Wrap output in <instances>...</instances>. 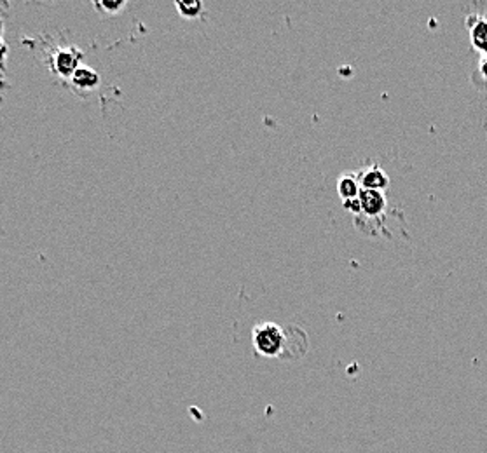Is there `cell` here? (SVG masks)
Returning a JSON list of instances; mask_svg holds the SVG:
<instances>
[{"label": "cell", "instance_id": "277c9868", "mask_svg": "<svg viewBox=\"0 0 487 453\" xmlns=\"http://www.w3.org/2000/svg\"><path fill=\"white\" fill-rule=\"evenodd\" d=\"M361 203V213L368 216H378L384 211L386 206V199H384L383 192H376V190H360L359 196Z\"/></svg>", "mask_w": 487, "mask_h": 453}, {"label": "cell", "instance_id": "6da1fadb", "mask_svg": "<svg viewBox=\"0 0 487 453\" xmlns=\"http://www.w3.org/2000/svg\"><path fill=\"white\" fill-rule=\"evenodd\" d=\"M253 349L262 357H288L290 335L275 323H261L252 331Z\"/></svg>", "mask_w": 487, "mask_h": 453}, {"label": "cell", "instance_id": "7c38bea8", "mask_svg": "<svg viewBox=\"0 0 487 453\" xmlns=\"http://www.w3.org/2000/svg\"><path fill=\"white\" fill-rule=\"evenodd\" d=\"M478 72H481V75H482V77H484L486 81H487V55L482 56L481 65H478Z\"/></svg>", "mask_w": 487, "mask_h": 453}, {"label": "cell", "instance_id": "30bf717a", "mask_svg": "<svg viewBox=\"0 0 487 453\" xmlns=\"http://www.w3.org/2000/svg\"><path fill=\"white\" fill-rule=\"evenodd\" d=\"M342 206H344L348 211H353V213H361V203L360 199L356 197V199H349V201H344L342 203Z\"/></svg>", "mask_w": 487, "mask_h": 453}, {"label": "cell", "instance_id": "3957f363", "mask_svg": "<svg viewBox=\"0 0 487 453\" xmlns=\"http://www.w3.org/2000/svg\"><path fill=\"white\" fill-rule=\"evenodd\" d=\"M359 181L363 190H376V192H383V190L390 185L388 174L378 166L371 167V169H365L363 173H360Z\"/></svg>", "mask_w": 487, "mask_h": 453}, {"label": "cell", "instance_id": "52a82bcc", "mask_svg": "<svg viewBox=\"0 0 487 453\" xmlns=\"http://www.w3.org/2000/svg\"><path fill=\"white\" fill-rule=\"evenodd\" d=\"M360 181L356 174H342L337 180V192L344 201L356 199L360 196Z\"/></svg>", "mask_w": 487, "mask_h": 453}, {"label": "cell", "instance_id": "4fadbf2b", "mask_svg": "<svg viewBox=\"0 0 487 453\" xmlns=\"http://www.w3.org/2000/svg\"><path fill=\"white\" fill-rule=\"evenodd\" d=\"M2 35H4V21L0 20V39H2Z\"/></svg>", "mask_w": 487, "mask_h": 453}, {"label": "cell", "instance_id": "7a4b0ae2", "mask_svg": "<svg viewBox=\"0 0 487 453\" xmlns=\"http://www.w3.org/2000/svg\"><path fill=\"white\" fill-rule=\"evenodd\" d=\"M53 68L58 75L65 79H72V75L82 67V52L77 47H63L53 55Z\"/></svg>", "mask_w": 487, "mask_h": 453}, {"label": "cell", "instance_id": "5b68a950", "mask_svg": "<svg viewBox=\"0 0 487 453\" xmlns=\"http://www.w3.org/2000/svg\"><path fill=\"white\" fill-rule=\"evenodd\" d=\"M470 39L477 51L487 55V18H475L470 20Z\"/></svg>", "mask_w": 487, "mask_h": 453}, {"label": "cell", "instance_id": "ba28073f", "mask_svg": "<svg viewBox=\"0 0 487 453\" xmlns=\"http://www.w3.org/2000/svg\"><path fill=\"white\" fill-rule=\"evenodd\" d=\"M175 9L178 11L182 18L185 20H194V18H199L203 13V2H197V0H187V2H175Z\"/></svg>", "mask_w": 487, "mask_h": 453}, {"label": "cell", "instance_id": "9c48e42d", "mask_svg": "<svg viewBox=\"0 0 487 453\" xmlns=\"http://www.w3.org/2000/svg\"><path fill=\"white\" fill-rule=\"evenodd\" d=\"M93 6L97 7L100 13L105 14H117L119 11H123L128 6V2L124 0H100V2H93Z\"/></svg>", "mask_w": 487, "mask_h": 453}, {"label": "cell", "instance_id": "8fae6325", "mask_svg": "<svg viewBox=\"0 0 487 453\" xmlns=\"http://www.w3.org/2000/svg\"><path fill=\"white\" fill-rule=\"evenodd\" d=\"M7 52H9V47H7V44L0 39V65H4L7 58Z\"/></svg>", "mask_w": 487, "mask_h": 453}, {"label": "cell", "instance_id": "8992f818", "mask_svg": "<svg viewBox=\"0 0 487 453\" xmlns=\"http://www.w3.org/2000/svg\"><path fill=\"white\" fill-rule=\"evenodd\" d=\"M72 84H74V87H77V89L91 91L94 89V87H98V84H100V75H98V72L94 70V68L84 67V65H82V67L72 75Z\"/></svg>", "mask_w": 487, "mask_h": 453}]
</instances>
